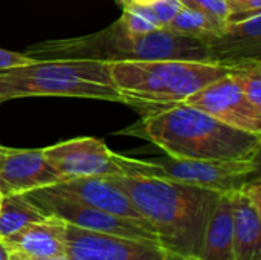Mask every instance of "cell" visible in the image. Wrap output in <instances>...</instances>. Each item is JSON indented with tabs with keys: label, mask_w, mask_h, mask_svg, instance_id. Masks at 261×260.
Segmentation results:
<instances>
[{
	"label": "cell",
	"mask_w": 261,
	"mask_h": 260,
	"mask_svg": "<svg viewBox=\"0 0 261 260\" xmlns=\"http://www.w3.org/2000/svg\"><path fill=\"white\" fill-rule=\"evenodd\" d=\"M118 133L145 139L176 158L260 159V133L231 127L185 103L151 109Z\"/></svg>",
	"instance_id": "obj_1"
},
{
	"label": "cell",
	"mask_w": 261,
	"mask_h": 260,
	"mask_svg": "<svg viewBox=\"0 0 261 260\" xmlns=\"http://www.w3.org/2000/svg\"><path fill=\"white\" fill-rule=\"evenodd\" d=\"M109 178L153 227L161 245L185 259H199L206 224L222 193L162 178Z\"/></svg>",
	"instance_id": "obj_2"
},
{
	"label": "cell",
	"mask_w": 261,
	"mask_h": 260,
	"mask_svg": "<svg viewBox=\"0 0 261 260\" xmlns=\"http://www.w3.org/2000/svg\"><path fill=\"white\" fill-rule=\"evenodd\" d=\"M23 54L34 60L66 58L106 63L135 60L213 61L208 44L199 38L171 32L167 28H158L147 34H133L119 18L95 34L35 43L26 48Z\"/></svg>",
	"instance_id": "obj_3"
},
{
	"label": "cell",
	"mask_w": 261,
	"mask_h": 260,
	"mask_svg": "<svg viewBox=\"0 0 261 260\" xmlns=\"http://www.w3.org/2000/svg\"><path fill=\"white\" fill-rule=\"evenodd\" d=\"M254 61L135 60L109 63V70L124 104L151 110L184 103L206 84Z\"/></svg>",
	"instance_id": "obj_4"
},
{
	"label": "cell",
	"mask_w": 261,
	"mask_h": 260,
	"mask_svg": "<svg viewBox=\"0 0 261 260\" xmlns=\"http://www.w3.org/2000/svg\"><path fill=\"white\" fill-rule=\"evenodd\" d=\"M47 95L122 103L106 61L34 60L0 70V104L15 98Z\"/></svg>",
	"instance_id": "obj_5"
},
{
	"label": "cell",
	"mask_w": 261,
	"mask_h": 260,
	"mask_svg": "<svg viewBox=\"0 0 261 260\" xmlns=\"http://www.w3.org/2000/svg\"><path fill=\"white\" fill-rule=\"evenodd\" d=\"M260 159L252 161H220V159H190L170 155L150 161H127V176H147L177 181L196 187L210 188L219 193L240 190L254 178H258Z\"/></svg>",
	"instance_id": "obj_6"
},
{
	"label": "cell",
	"mask_w": 261,
	"mask_h": 260,
	"mask_svg": "<svg viewBox=\"0 0 261 260\" xmlns=\"http://www.w3.org/2000/svg\"><path fill=\"white\" fill-rule=\"evenodd\" d=\"M24 195L31 201H34L40 208H43L47 215L57 216L69 225H73L83 230L96 231V233L159 242L154 230L148 227L110 215L107 211L84 205L66 196L57 195L50 192L49 188H38V190L28 192Z\"/></svg>",
	"instance_id": "obj_7"
},
{
	"label": "cell",
	"mask_w": 261,
	"mask_h": 260,
	"mask_svg": "<svg viewBox=\"0 0 261 260\" xmlns=\"http://www.w3.org/2000/svg\"><path fill=\"white\" fill-rule=\"evenodd\" d=\"M66 256L70 260H185L159 242L96 233L69 224Z\"/></svg>",
	"instance_id": "obj_8"
},
{
	"label": "cell",
	"mask_w": 261,
	"mask_h": 260,
	"mask_svg": "<svg viewBox=\"0 0 261 260\" xmlns=\"http://www.w3.org/2000/svg\"><path fill=\"white\" fill-rule=\"evenodd\" d=\"M240 70L231 72L206 84L188 97L184 103L211 115L213 118L231 127L261 135V110L252 107L246 100L240 84Z\"/></svg>",
	"instance_id": "obj_9"
},
{
	"label": "cell",
	"mask_w": 261,
	"mask_h": 260,
	"mask_svg": "<svg viewBox=\"0 0 261 260\" xmlns=\"http://www.w3.org/2000/svg\"><path fill=\"white\" fill-rule=\"evenodd\" d=\"M41 152L63 179L122 175L121 155L112 152L104 141L96 138H75L44 147Z\"/></svg>",
	"instance_id": "obj_10"
},
{
	"label": "cell",
	"mask_w": 261,
	"mask_h": 260,
	"mask_svg": "<svg viewBox=\"0 0 261 260\" xmlns=\"http://www.w3.org/2000/svg\"><path fill=\"white\" fill-rule=\"evenodd\" d=\"M46 188L84 205L107 211L153 230V227L135 208L130 198L110 178H72Z\"/></svg>",
	"instance_id": "obj_11"
},
{
	"label": "cell",
	"mask_w": 261,
	"mask_h": 260,
	"mask_svg": "<svg viewBox=\"0 0 261 260\" xmlns=\"http://www.w3.org/2000/svg\"><path fill=\"white\" fill-rule=\"evenodd\" d=\"M64 181L46 161L41 149H9L0 167V193L21 195Z\"/></svg>",
	"instance_id": "obj_12"
},
{
	"label": "cell",
	"mask_w": 261,
	"mask_h": 260,
	"mask_svg": "<svg viewBox=\"0 0 261 260\" xmlns=\"http://www.w3.org/2000/svg\"><path fill=\"white\" fill-rule=\"evenodd\" d=\"M234 260H261L260 176L231 192Z\"/></svg>",
	"instance_id": "obj_13"
},
{
	"label": "cell",
	"mask_w": 261,
	"mask_h": 260,
	"mask_svg": "<svg viewBox=\"0 0 261 260\" xmlns=\"http://www.w3.org/2000/svg\"><path fill=\"white\" fill-rule=\"evenodd\" d=\"M206 44L213 61L242 63L261 60V12L228 21L225 31Z\"/></svg>",
	"instance_id": "obj_14"
},
{
	"label": "cell",
	"mask_w": 261,
	"mask_h": 260,
	"mask_svg": "<svg viewBox=\"0 0 261 260\" xmlns=\"http://www.w3.org/2000/svg\"><path fill=\"white\" fill-rule=\"evenodd\" d=\"M8 251L31 257H55L66 254L67 224L57 216H46L0 239Z\"/></svg>",
	"instance_id": "obj_15"
},
{
	"label": "cell",
	"mask_w": 261,
	"mask_h": 260,
	"mask_svg": "<svg viewBox=\"0 0 261 260\" xmlns=\"http://www.w3.org/2000/svg\"><path fill=\"white\" fill-rule=\"evenodd\" d=\"M232 201L231 193H222L206 224L199 259L234 260L232 250Z\"/></svg>",
	"instance_id": "obj_16"
},
{
	"label": "cell",
	"mask_w": 261,
	"mask_h": 260,
	"mask_svg": "<svg viewBox=\"0 0 261 260\" xmlns=\"http://www.w3.org/2000/svg\"><path fill=\"white\" fill-rule=\"evenodd\" d=\"M49 216L24 193L2 196L0 201V239L11 236L28 224Z\"/></svg>",
	"instance_id": "obj_17"
},
{
	"label": "cell",
	"mask_w": 261,
	"mask_h": 260,
	"mask_svg": "<svg viewBox=\"0 0 261 260\" xmlns=\"http://www.w3.org/2000/svg\"><path fill=\"white\" fill-rule=\"evenodd\" d=\"M226 25L219 23L210 17H206L205 14L191 9L188 6H184L177 15L167 25V29L180 35H187V37H193V38H199L205 43H208L211 38L220 35L225 31Z\"/></svg>",
	"instance_id": "obj_18"
},
{
	"label": "cell",
	"mask_w": 261,
	"mask_h": 260,
	"mask_svg": "<svg viewBox=\"0 0 261 260\" xmlns=\"http://www.w3.org/2000/svg\"><path fill=\"white\" fill-rule=\"evenodd\" d=\"M119 20L133 34H147L159 28L148 5L132 3L122 8V15Z\"/></svg>",
	"instance_id": "obj_19"
},
{
	"label": "cell",
	"mask_w": 261,
	"mask_h": 260,
	"mask_svg": "<svg viewBox=\"0 0 261 260\" xmlns=\"http://www.w3.org/2000/svg\"><path fill=\"white\" fill-rule=\"evenodd\" d=\"M242 90L249 104L261 110V61H254L239 74Z\"/></svg>",
	"instance_id": "obj_20"
},
{
	"label": "cell",
	"mask_w": 261,
	"mask_h": 260,
	"mask_svg": "<svg viewBox=\"0 0 261 260\" xmlns=\"http://www.w3.org/2000/svg\"><path fill=\"white\" fill-rule=\"evenodd\" d=\"M184 6L196 9L206 17L226 25L229 18V5L226 0H180Z\"/></svg>",
	"instance_id": "obj_21"
},
{
	"label": "cell",
	"mask_w": 261,
	"mask_h": 260,
	"mask_svg": "<svg viewBox=\"0 0 261 260\" xmlns=\"http://www.w3.org/2000/svg\"><path fill=\"white\" fill-rule=\"evenodd\" d=\"M159 28H167V25L177 15V12L184 8L180 0H158L148 5Z\"/></svg>",
	"instance_id": "obj_22"
},
{
	"label": "cell",
	"mask_w": 261,
	"mask_h": 260,
	"mask_svg": "<svg viewBox=\"0 0 261 260\" xmlns=\"http://www.w3.org/2000/svg\"><path fill=\"white\" fill-rule=\"evenodd\" d=\"M229 5V18L228 21L232 20H240L254 14H258L261 8V0H226Z\"/></svg>",
	"instance_id": "obj_23"
},
{
	"label": "cell",
	"mask_w": 261,
	"mask_h": 260,
	"mask_svg": "<svg viewBox=\"0 0 261 260\" xmlns=\"http://www.w3.org/2000/svg\"><path fill=\"white\" fill-rule=\"evenodd\" d=\"M31 61H34V58L28 57L23 52H14V51H8V49L0 48V70L15 67V66H21V64L31 63Z\"/></svg>",
	"instance_id": "obj_24"
},
{
	"label": "cell",
	"mask_w": 261,
	"mask_h": 260,
	"mask_svg": "<svg viewBox=\"0 0 261 260\" xmlns=\"http://www.w3.org/2000/svg\"><path fill=\"white\" fill-rule=\"evenodd\" d=\"M9 260H70L66 254L63 256H55V257H31V256H24L15 251H9Z\"/></svg>",
	"instance_id": "obj_25"
},
{
	"label": "cell",
	"mask_w": 261,
	"mask_h": 260,
	"mask_svg": "<svg viewBox=\"0 0 261 260\" xmlns=\"http://www.w3.org/2000/svg\"><path fill=\"white\" fill-rule=\"evenodd\" d=\"M0 260H9V251L0 241Z\"/></svg>",
	"instance_id": "obj_26"
},
{
	"label": "cell",
	"mask_w": 261,
	"mask_h": 260,
	"mask_svg": "<svg viewBox=\"0 0 261 260\" xmlns=\"http://www.w3.org/2000/svg\"><path fill=\"white\" fill-rule=\"evenodd\" d=\"M9 149H11V147H5V146H2V144H0V167H2V164H3V161H5V158H6V155L9 153Z\"/></svg>",
	"instance_id": "obj_27"
},
{
	"label": "cell",
	"mask_w": 261,
	"mask_h": 260,
	"mask_svg": "<svg viewBox=\"0 0 261 260\" xmlns=\"http://www.w3.org/2000/svg\"><path fill=\"white\" fill-rule=\"evenodd\" d=\"M121 8H125V6H128V5H132L133 3V0H115Z\"/></svg>",
	"instance_id": "obj_28"
},
{
	"label": "cell",
	"mask_w": 261,
	"mask_h": 260,
	"mask_svg": "<svg viewBox=\"0 0 261 260\" xmlns=\"http://www.w3.org/2000/svg\"><path fill=\"white\" fill-rule=\"evenodd\" d=\"M158 0H133V3H138V5H151Z\"/></svg>",
	"instance_id": "obj_29"
},
{
	"label": "cell",
	"mask_w": 261,
	"mask_h": 260,
	"mask_svg": "<svg viewBox=\"0 0 261 260\" xmlns=\"http://www.w3.org/2000/svg\"><path fill=\"white\" fill-rule=\"evenodd\" d=\"M185 260H202V259H185Z\"/></svg>",
	"instance_id": "obj_30"
},
{
	"label": "cell",
	"mask_w": 261,
	"mask_h": 260,
	"mask_svg": "<svg viewBox=\"0 0 261 260\" xmlns=\"http://www.w3.org/2000/svg\"><path fill=\"white\" fill-rule=\"evenodd\" d=\"M0 201H2V193H0Z\"/></svg>",
	"instance_id": "obj_31"
}]
</instances>
